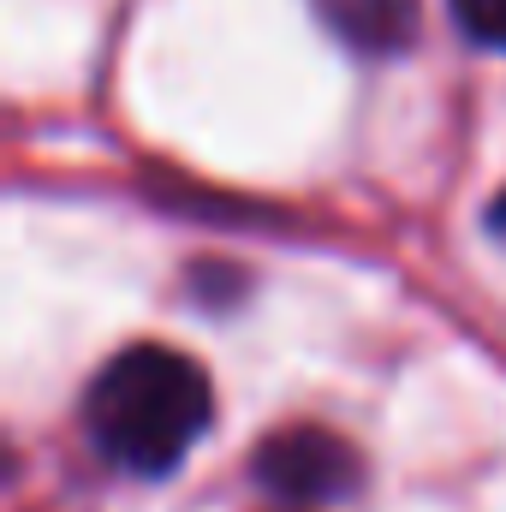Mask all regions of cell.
Listing matches in <instances>:
<instances>
[{"label": "cell", "mask_w": 506, "mask_h": 512, "mask_svg": "<svg viewBox=\"0 0 506 512\" xmlns=\"http://www.w3.org/2000/svg\"><path fill=\"white\" fill-rule=\"evenodd\" d=\"M310 6L358 54H399L417 36V0H310Z\"/></svg>", "instance_id": "cell-3"}, {"label": "cell", "mask_w": 506, "mask_h": 512, "mask_svg": "<svg viewBox=\"0 0 506 512\" xmlns=\"http://www.w3.org/2000/svg\"><path fill=\"white\" fill-rule=\"evenodd\" d=\"M256 483L286 501V507H328V501H346L358 483H364V459L346 435L334 429H316V423H298V429H274L262 447H256Z\"/></svg>", "instance_id": "cell-2"}, {"label": "cell", "mask_w": 506, "mask_h": 512, "mask_svg": "<svg viewBox=\"0 0 506 512\" xmlns=\"http://www.w3.org/2000/svg\"><path fill=\"white\" fill-rule=\"evenodd\" d=\"M215 423V387L197 358L173 346H131L84 393V429L108 465L131 477H167Z\"/></svg>", "instance_id": "cell-1"}, {"label": "cell", "mask_w": 506, "mask_h": 512, "mask_svg": "<svg viewBox=\"0 0 506 512\" xmlns=\"http://www.w3.org/2000/svg\"><path fill=\"white\" fill-rule=\"evenodd\" d=\"M489 233H495V239L506 245V191L495 197V203H489Z\"/></svg>", "instance_id": "cell-5"}, {"label": "cell", "mask_w": 506, "mask_h": 512, "mask_svg": "<svg viewBox=\"0 0 506 512\" xmlns=\"http://www.w3.org/2000/svg\"><path fill=\"white\" fill-rule=\"evenodd\" d=\"M453 6V24L483 42V48H506V0H447Z\"/></svg>", "instance_id": "cell-4"}]
</instances>
